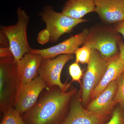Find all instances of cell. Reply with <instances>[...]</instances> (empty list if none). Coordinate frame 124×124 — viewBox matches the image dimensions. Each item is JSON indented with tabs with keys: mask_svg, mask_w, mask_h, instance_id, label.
<instances>
[{
	"mask_svg": "<svg viewBox=\"0 0 124 124\" xmlns=\"http://www.w3.org/2000/svg\"><path fill=\"white\" fill-rule=\"evenodd\" d=\"M77 92L76 89L63 92L58 86L49 88L22 117L27 124H62Z\"/></svg>",
	"mask_w": 124,
	"mask_h": 124,
	"instance_id": "6da1fadb",
	"label": "cell"
},
{
	"mask_svg": "<svg viewBox=\"0 0 124 124\" xmlns=\"http://www.w3.org/2000/svg\"><path fill=\"white\" fill-rule=\"evenodd\" d=\"M17 22L15 24L1 27L0 32L7 37L9 47L17 62L24 54L29 53L31 48L27 39V29L30 17L26 12L20 7L17 10Z\"/></svg>",
	"mask_w": 124,
	"mask_h": 124,
	"instance_id": "7a4b0ae2",
	"label": "cell"
},
{
	"mask_svg": "<svg viewBox=\"0 0 124 124\" xmlns=\"http://www.w3.org/2000/svg\"><path fill=\"white\" fill-rule=\"evenodd\" d=\"M21 83L13 57L0 60V109L13 106Z\"/></svg>",
	"mask_w": 124,
	"mask_h": 124,
	"instance_id": "3957f363",
	"label": "cell"
},
{
	"mask_svg": "<svg viewBox=\"0 0 124 124\" xmlns=\"http://www.w3.org/2000/svg\"><path fill=\"white\" fill-rule=\"evenodd\" d=\"M108 60L96 50L93 49L81 85L80 97L83 106H86L93 90L100 83L106 71Z\"/></svg>",
	"mask_w": 124,
	"mask_h": 124,
	"instance_id": "277c9868",
	"label": "cell"
},
{
	"mask_svg": "<svg viewBox=\"0 0 124 124\" xmlns=\"http://www.w3.org/2000/svg\"><path fill=\"white\" fill-rule=\"evenodd\" d=\"M42 20L46 25V29L50 35V42L55 43L63 34L69 33L77 26L86 22L85 19H76L63 13L54 11L51 6H46L40 13Z\"/></svg>",
	"mask_w": 124,
	"mask_h": 124,
	"instance_id": "5b68a950",
	"label": "cell"
},
{
	"mask_svg": "<svg viewBox=\"0 0 124 124\" xmlns=\"http://www.w3.org/2000/svg\"><path fill=\"white\" fill-rule=\"evenodd\" d=\"M118 33L115 29H95L89 31L84 44L97 50L108 60L119 53L118 42L121 38Z\"/></svg>",
	"mask_w": 124,
	"mask_h": 124,
	"instance_id": "8992f818",
	"label": "cell"
},
{
	"mask_svg": "<svg viewBox=\"0 0 124 124\" xmlns=\"http://www.w3.org/2000/svg\"><path fill=\"white\" fill-rule=\"evenodd\" d=\"M73 54H61L52 59H43L39 70V75L46 83L48 88L58 86L62 92L68 91L70 84L61 81V74L67 62L73 59Z\"/></svg>",
	"mask_w": 124,
	"mask_h": 124,
	"instance_id": "52a82bcc",
	"label": "cell"
},
{
	"mask_svg": "<svg viewBox=\"0 0 124 124\" xmlns=\"http://www.w3.org/2000/svg\"><path fill=\"white\" fill-rule=\"evenodd\" d=\"M48 88L46 83L39 75L31 82L21 84L14 102V107L22 115L35 105L40 94Z\"/></svg>",
	"mask_w": 124,
	"mask_h": 124,
	"instance_id": "ba28073f",
	"label": "cell"
},
{
	"mask_svg": "<svg viewBox=\"0 0 124 124\" xmlns=\"http://www.w3.org/2000/svg\"><path fill=\"white\" fill-rule=\"evenodd\" d=\"M76 94L72 99L68 113L62 124H104L108 116L85 108L80 94Z\"/></svg>",
	"mask_w": 124,
	"mask_h": 124,
	"instance_id": "9c48e42d",
	"label": "cell"
},
{
	"mask_svg": "<svg viewBox=\"0 0 124 124\" xmlns=\"http://www.w3.org/2000/svg\"><path fill=\"white\" fill-rule=\"evenodd\" d=\"M89 32L88 29H84L54 46L44 49L31 48L29 53L40 54L43 59L54 58L61 54H73L79 46L84 44Z\"/></svg>",
	"mask_w": 124,
	"mask_h": 124,
	"instance_id": "30bf717a",
	"label": "cell"
},
{
	"mask_svg": "<svg viewBox=\"0 0 124 124\" xmlns=\"http://www.w3.org/2000/svg\"><path fill=\"white\" fill-rule=\"evenodd\" d=\"M95 12L108 23L124 20V0H94Z\"/></svg>",
	"mask_w": 124,
	"mask_h": 124,
	"instance_id": "8fae6325",
	"label": "cell"
},
{
	"mask_svg": "<svg viewBox=\"0 0 124 124\" xmlns=\"http://www.w3.org/2000/svg\"><path fill=\"white\" fill-rule=\"evenodd\" d=\"M43 60L40 54L29 53L16 62L21 84L31 82L39 75V69Z\"/></svg>",
	"mask_w": 124,
	"mask_h": 124,
	"instance_id": "7c38bea8",
	"label": "cell"
},
{
	"mask_svg": "<svg viewBox=\"0 0 124 124\" xmlns=\"http://www.w3.org/2000/svg\"><path fill=\"white\" fill-rule=\"evenodd\" d=\"M117 87L116 80L111 82L99 95L92 100L86 109L107 115L112 113L116 105L114 99Z\"/></svg>",
	"mask_w": 124,
	"mask_h": 124,
	"instance_id": "4fadbf2b",
	"label": "cell"
},
{
	"mask_svg": "<svg viewBox=\"0 0 124 124\" xmlns=\"http://www.w3.org/2000/svg\"><path fill=\"white\" fill-rule=\"evenodd\" d=\"M108 60V65L106 71L91 94L92 100L99 95L111 82L117 80L124 72V64L120 58L119 53Z\"/></svg>",
	"mask_w": 124,
	"mask_h": 124,
	"instance_id": "5bb4252c",
	"label": "cell"
},
{
	"mask_svg": "<svg viewBox=\"0 0 124 124\" xmlns=\"http://www.w3.org/2000/svg\"><path fill=\"white\" fill-rule=\"evenodd\" d=\"M94 0H68L62 9L65 15L76 19H81L87 14L95 11Z\"/></svg>",
	"mask_w": 124,
	"mask_h": 124,
	"instance_id": "9a60e30c",
	"label": "cell"
},
{
	"mask_svg": "<svg viewBox=\"0 0 124 124\" xmlns=\"http://www.w3.org/2000/svg\"><path fill=\"white\" fill-rule=\"evenodd\" d=\"M2 112L3 117L0 124H27L13 106L5 108Z\"/></svg>",
	"mask_w": 124,
	"mask_h": 124,
	"instance_id": "2e32d148",
	"label": "cell"
},
{
	"mask_svg": "<svg viewBox=\"0 0 124 124\" xmlns=\"http://www.w3.org/2000/svg\"><path fill=\"white\" fill-rule=\"evenodd\" d=\"M92 50L89 46L85 45L78 48L74 54L76 55V62L82 64H88L91 58Z\"/></svg>",
	"mask_w": 124,
	"mask_h": 124,
	"instance_id": "e0dca14e",
	"label": "cell"
},
{
	"mask_svg": "<svg viewBox=\"0 0 124 124\" xmlns=\"http://www.w3.org/2000/svg\"><path fill=\"white\" fill-rule=\"evenodd\" d=\"M117 87L114 101L124 110V72L117 80Z\"/></svg>",
	"mask_w": 124,
	"mask_h": 124,
	"instance_id": "ac0fdd59",
	"label": "cell"
},
{
	"mask_svg": "<svg viewBox=\"0 0 124 124\" xmlns=\"http://www.w3.org/2000/svg\"><path fill=\"white\" fill-rule=\"evenodd\" d=\"M105 124H124V110L119 105L114 108L110 119Z\"/></svg>",
	"mask_w": 124,
	"mask_h": 124,
	"instance_id": "d6986e66",
	"label": "cell"
},
{
	"mask_svg": "<svg viewBox=\"0 0 124 124\" xmlns=\"http://www.w3.org/2000/svg\"><path fill=\"white\" fill-rule=\"evenodd\" d=\"M69 73L72 78L73 81H78L80 82L83 73L78 63H73L69 67Z\"/></svg>",
	"mask_w": 124,
	"mask_h": 124,
	"instance_id": "ffe728a7",
	"label": "cell"
},
{
	"mask_svg": "<svg viewBox=\"0 0 124 124\" xmlns=\"http://www.w3.org/2000/svg\"><path fill=\"white\" fill-rule=\"evenodd\" d=\"M37 41L40 44L44 45L50 41V35L47 29H45L40 31L38 33Z\"/></svg>",
	"mask_w": 124,
	"mask_h": 124,
	"instance_id": "44dd1931",
	"label": "cell"
},
{
	"mask_svg": "<svg viewBox=\"0 0 124 124\" xmlns=\"http://www.w3.org/2000/svg\"><path fill=\"white\" fill-rule=\"evenodd\" d=\"M13 55L9 46H4L0 48V58L1 59L12 57Z\"/></svg>",
	"mask_w": 124,
	"mask_h": 124,
	"instance_id": "7402d4cb",
	"label": "cell"
},
{
	"mask_svg": "<svg viewBox=\"0 0 124 124\" xmlns=\"http://www.w3.org/2000/svg\"><path fill=\"white\" fill-rule=\"evenodd\" d=\"M118 46L119 51L120 57L124 64V43L121 39L118 41Z\"/></svg>",
	"mask_w": 124,
	"mask_h": 124,
	"instance_id": "603a6c76",
	"label": "cell"
},
{
	"mask_svg": "<svg viewBox=\"0 0 124 124\" xmlns=\"http://www.w3.org/2000/svg\"><path fill=\"white\" fill-rule=\"evenodd\" d=\"M115 29L117 33L121 34L124 38V20L118 23Z\"/></svg>",
	"mask_w": 124,
	"mask_h": 124,
	"instance_id": "cb8c5ba5",
	"label": "cell"
},
{
	"mask_svg": "<svg viewBox=\"0 0 124 124\" xmlns=\"http://www.w3.org/2000/svg\"><path fill=\"white\" fill-rule=\"evenodd\" d=\"M6 38H7L6 36L0 32V44L6 46H7V44Z\"/></svg>",
	"mask_w": 124,
	"mask_h": 124,
	"instance_id": "d4e9b609",
	"label": "cell"
}]
</instances>
